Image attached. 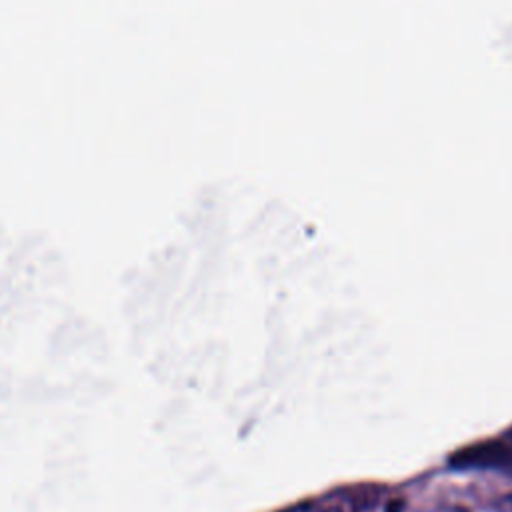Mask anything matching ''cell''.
I'll return each mask as SVG.
<instances>
[{
  "mask_svg": "<svg viewBox=\"0 0 512 512\" xmlns=\"http://www.w3.org/2000/svg\"><path fill=\"white\" fill-rule=\"evenodd\" d=\"M402 500H396V502H390V506H388V510L386 512H400L402 510Z\"/></svg>",
  "mask_w": 512,
  "mask_h": 512,
  "instance_id": "2",
  "label": "cell"
},
{
  "mask_svg": "<svg viewBox=\"0 0 512 512\" xmlns=\"http://www.w3.org/2000/svg\"><path fill=\"white\" fill-rule=\"evenodd\" d=\"M448 464L456 470H504L512 476V444L504 440H482L456 450Z\"/></svg>",
  "mask_w": 512,
  "mask_h": 512,
  "instance_id": "1",
  "label": "cell"
}]
</instances>
